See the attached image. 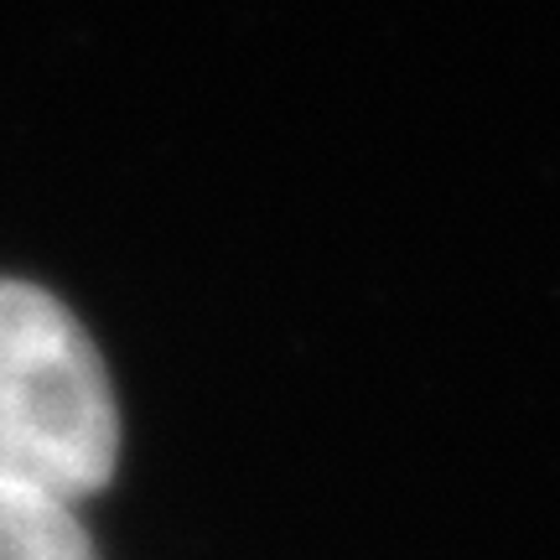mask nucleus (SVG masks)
<instances>
[{"mask_svg":"<svg viewBox=\"0 0 560 560\" xmlns=\"http://www.w3.org/2000/svg\"><path fill=\"white\" fill-rule=\"evenodd\" d=\"M120 457V410L94 338L26 280H0V482L73 503Z\"/></svg>","mask_w":560,"mask_h":560,"instance_id":"nucleus-1","label":"nucleus"},{"mask_svg":"<svg viewBox=\"0 0 560 560\" xmlns=\"http://www.w3.org/2000/svg\"><path fill=\"white\" fill-rule=\"evenodd\" d=\"M0 560H94V545L62 499L0 482Z\"/></svg>","mask_w":560,"mask_h":560,"instance_id":"nucleus-2","label":"nucleus"}]
</instances>
